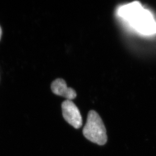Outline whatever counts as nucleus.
<instances>
[{
    "instance_id": "f03ea898",
    "label": "nucleus",
    "mask_w": 156,
    "mask_h": 156,
    "mask_svg": "<svg viewBox=\"0 0 156 156\" xmlns=\"http://www.w3.org/2000/svg\"><path fill=\"white\" fill-rule=\"evenodd\" d=\"M61 108L65 119L76 129L80 128L82 125V118L76 105L72 101L66 100L62 103Z\"/></svg>"
},
{
    "instance_id": "7ed1b4c3",
    "label": "nucleus",
    "mask_w": 156,
    "mask_h": 156,
    "mask_svg": "<svg viewBox=\"0 0 156 156\" xmlns=\"http://www.w3.org/2000/svg\"><path fill=\"white\" fill-rule=\"evenodd\" d=\"M52 91L54 94L62 96L67 100H72L75 99L77 93L73 88L67 86L65 80L58 78L55 80L51 86Z\"/></svg>"
},
{
    "instance_id": "20e7f679",
    "label": "nucleus",
    "mask_w": 156,
    "mask_h": 156,
    "mask_svg": "<svg viewBox=\"0 0 156 156\" xmlns=\"http://www.w3.org/2000/svg\"><path fill=\"white\" fill-rule=\"evenodd\" d=\"M2 36V29L1 27H0V40H1V38Z\"/></svg>"
},
{
    "instance_id": "f257e3e1",
    "label": "nucleus",
    "mask_w": 156,
    "mask_h": 156,
    "mask_svg": "<svg viewBox=\"0 0 156 156\" xmlns=\"http://www.w3.org/2000/svg\"><path fill=\"white\" fill-rule=\"evenodd\" d=\"M83 133L87 140L99 145L105 144L108 140L103 121L98 114L94 110L89 112Z\"/></svg>"
}]
</instances>
